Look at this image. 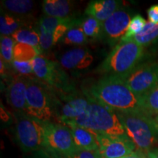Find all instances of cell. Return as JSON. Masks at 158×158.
Here are the masks:
<instances>
[{
	"mask_svg": "<svg viewBox=\"0 0 158 158\" xmlns=\"http://www.w3.org/2000/svg\"><path fill=\"white\" fill-rule=\"evenodd\" d=\"M84 93L115 111L141 112L140 98L132 92L125 78L122 77L104 76Z\"/></svg>",
	"mask_w": 158,
	"mask_h": 158,
	"instance_id": "6da1fadb",
	"label": "cell"
},
{
	"mask_svg": "<svg viewBox=\"0 0 158 158\" xmlns=\"http://www.w3.org/2000/svg\"><path fill=\"white\" fill-rule=\"evenodd\" d=\"M88 97L89 104L84 113L63 124H76L100 135H127L115 110L95 99Z\"/></svg>",
	"mask_w": 158,
	"mask_h": 158,
	"instance_id": "7a4b0ae2",
	"label": "cell"
},
{
	"mask_svg": "<svg viewBox=\"0 0 158 158\" xmlns=\"http://www.w3.org/2000/svg\"><path fill=\"white\" fill-rule=\"evenodd\" d=\"M143 56V46L133 40H120L103 62L97 72L104 76H116L125 78L139 66Z\"/></svg>",
	"mask_w": 158,
	"mask_h": 158,
	"instance_id": "3957f363",
	"label": "cell"
},
{
	"mask_svg": "<svg viewBox=\"0 0 158 158\" xmlns=\"http://www.w3.org/2000/svg\"><path fill=\"white\" fill-rule=\"evenodd\" d=\"M124 131L136 148L148 152L158 143V124L155 118L141 111H116Z\"/></svg>",
	"mask_w": 158,
	"mask_h": 158,
	"instance_id": "277c9868",
	"label": "cell"
},
{
	"mask_svg": "<svg viewBox=\"0 0 158 158\" xmlns=\"http://www.w3.org/2000/svg\"><path fill=\"white\" fill-rule=\"evenodd\" d=\"M27 115L43 122H50L56 115L57 97L55 91L47 84L32 78H28L27 88Z\"/></svg>",
	"mask_w": 158,
	"mask_h": 158,
	"instance_id": "5b68a950",
	"label": "cell"
},
{
	"mask_svg": "<svg viewBox=\"0 0 158 158\" xmlns=\"http://www.w3.org/2000/svg\"><path fill=\"white\" fill-rule=\"evenodd\" d=\"M15 136L24 152H37L45 148L44 122L19 112L15 118Z\"/></svg>",
	"mask_w": 158,
	"mask_h": 158,
	"instance_id": "8992f818",
	"label": "cell"
},
{
	"mask_svg": "<svg viewBox=\"0 0 158 158\" xmlns=\"http://www.w3.org/2000/svg\"><path fill=\"white\" fill-rule=\"evenodd\" d=\"M33 73L40 81L47 84L59 93H69L74 91L68 76L58 63L40 55L31 60Z\"/></svg>",
	"mask_w": 158,
	"mask_h": 158,
	"instance_id": "52a82bcc",
	"label": "cell"
},
{
	"mask_svg": "<svg viewBox=\"0 0 158 158\" xmlns=\"http://www.w3.org/2000/svg\"><path fill=\"white\" fill-rule=\"evenodd\" d=\"M45 148L69 158L78 148L75 144L72 132L67 125L54 122H44Z\"/></svg>",
	"mask_w": 158,
	"mask_h": 158,
	"instance_id": "ba28073f",
	"label": "cell"
},
{
	"mask_svg": "<svg viewBox=\"0 0 158 158\" xmlns=\"http://www.w3.org/2000/svg\"><path fill=\"white\" fill-rule=\"evenodd\" d=\"M125 80L132 92L138 98H141L158 85V63L139 65Z\"/></svg>",
	"mask_w": 158,
	"mask_h": 158,
	"instance_id": "9c48e42d",
	"label": "cell"
},
{
	"mask_svg": "<svg viewBox=\"0 0 158 158\" xmlns=\"http://www.w3.org/2000/svg\"><path fill=\"white\" fill-rule=\"evenodd\" d=\"M57 98L56 116L61 123L74 119L84 113L89 104V97L76 91L69 93H59Z\"/></svg>",
	"mask_w": 158,
	"mask_h": 158,
	"instance_id": "30bf717a",
	"label": "cell"
},
{
	"mask_svg": "<svg viewBox=\"0 0 158 158\" xmlns=\"http://www.w3.org/2000/svg\"><path fill=\"white\" fill-rule=\"evenodd\" d=\"M99 152L103 158H122L134 151L136 146L127 135H106L97 134Z\"/></svg>",
	"mask_w": 158,
	"mask_h": 158,
	"instance_id": "8fae6325",
	"label": "cell"
},
{
	"mask_svg": "<svg viewBox=\"0 0 158 158\" xmlns=\"http://www.w3.org/2000/svg\"><path fill=\"white\" fill-rule=\"evenodd\" d=\"M130 21L129 13L125 10L119 8L102 23L100 37L111 46L116 43H119L127 30Z\"/></svg>",
	"mask_w": 158,
	"mask_h": 158,
	"instance_id": "7c38bea8",
	"label": "cell"
},
{
	"mask_svg": "<svg viewBox=\"0 0 158 158\" xmlns=\"http://www.w3.org/2000/svg\"><path fill=\"white\" fill-rule=\"evenodd\" d=\"M27 85L28 78L19 76L12 80L6 91L7 102L14 109L21 113H26Z\"/></svg>",
	"mask_w": 158,
	"mask_h": 158,
	"instance_id": "4fadbf2b",
	"label": "cell"
},
{
	"mask_svg": "<svg viewBox=\"0 0 158 158\" xmlns=\"http://www.w3.org/2000/svg\"><path fill=\"white\" fill-rule=\"evenodd\" d=\"M93 60V56L87 49L76 48L63 54L60 64L68 70H83L89 67Z\"/></svg>",
	"mask_w": 158,
	"mask_h": 158,
	"instance_id": "5bb4252c",
	"label": "cell"
},
{
	"mask_svg": "<svg viewBox=\"0 0 158 158\" xmlns=\"http://www.w3.org/2000/svg\"><path fill=\"white\" fill-rule=\"evenodd\" d=\"M119 1L116 0H95L89 3L85 14L98 20L101 23L106 21L114 13L120 8Z\"/></svg>",
	"mask_w": 158,
	"mask_h": 158,
	"instance_id": "9a60e30c",
	"label": "cell"
},
{
	"mask_svg": "<svg viewBox=\"0 0 158 158\" xmlns=\"http://www.w3.org/2000/svg\"><path fill=\"white\" fill-rule=\"evenodd\" d=\"M67 126L70 127L75 144L78 149L98 151L99 147L96 133L76 124H70Z\"/></svg>",
	"mask_w": 158,
	"mask_h": 158,
	"instance_id": "2e32d148",
	"label": "cell"
},
{
	"mask_svg": "<svg viewBox=\"0 0 158 158\" xmlns=\"http://www.w3.org/2000/svg\"><path fill=\"white\" fill-rule=\"evenodd\" d=\"M42 9L47 16L66 19L70 17L72 4L68 0H45L43 2Z\"/></svg>",
	"mask_w": 158,
	"mask_h": 158,
	"instance_id": "e0dca14e",
	"label": "cell"
},
{
	"mask_svg": "<svg viewBox=\"0 0 158 158\" xmlns=\"http://www.w3.org/2000/svg\"><path fill=\"white\" fill-rule=\"evenodd\" d=\"M141 112L152 117L158 114V85L140 98Z\"/></svg>",
	"mask_w": 158,
	"mask_h": 158,
	"instance_id": "ac0fdd59",
	"label": "cell"
},
{
	"mask_svg": "<svg viewBox=\"0 0 158 158\" xmlns=\"http://www.w3.org/2000/svg\"><path fill=\"white\" fill-rule=\"evenodd\" d=\"M11 37L16 43L31 45L42 53V49L40 45V35L35 29L21 28L15 31Z\"/></svg>",
	"mask_w": 158,
	"mask_h": 158,
	"instance_id": "d6986e66",
	"label": "cell"
},
{
	"mask_svg": "<svg viewBox=\"0 0 158 158\" xmlns=\"http://www.w3.org/2000/svg\"><path fill=\"white\" fill-rule=\"evenodd\" d=\"M1 5L5 10L19 15L28 14L34 7V2L29 0H5Z\"/></svg>",
	"mask_w": 158,
	"mask_h": 158,
	"instance_id": "ffe728a7",
	"label": "cell"
},
{
	"mask_svg": "<svg viewBox=\"0 0 158 158\" xmlns=\"http://www.w3.org/2000/svg\"><path fill=\"white\" fill-rule=\"evenodd\" d=\"M157 39L158 23L147 22L143 30L139 34L135 35L132 40L144 47L153 43Z\"/></svg>",
	"mask_w": 158,
	"mask_h": 158,
	"instance_id": "44dd1931",
	"label": "cell"
},
{
	"mask_svg": "<svg viewBox=\"0 0 158 158\" xmlns=\"http://www.w3.org/2000/svg\"><path fill=\"white\" fill-rule=\"evenodd\" d=\"M40 54L41 53L39 51L31 45L16 43L13 49V60L31 62Z\"/></svg>",
	"mask_w": 158,
	"mask_h": 158,
	"instance_id": "7402d4cb",
	"label": "cell"
},
{
	"mask_svg": "<svg viewBox=\"0 0 158 158\" xmlns=\"http://www.w3.org/2000/svg\"><path fill=\"white\" fill-rule=\"evenodd\" d=\"M21 29V21L14 15L2 13L0 16V31L1 36L13 35L15 31Z\"/></svg>",
	"mask_w": 158,
	"mask_h": 158,
	"instance_id": "603a6c76",
	"label": "cell"
},
{
	"mask_svg": "<svg viewBox=\"0 0 158 158\" xmlns=\"http://www.w3.org/2000/svg\"><path fill=\"white\" fill-rule=\"evenodd\" d=\"M80 23L81 22L78 21V22L75 23L65 34L63 37V42L65 44L81 45L87 43L88 37L84 34Z\"/></svg>",
	"mask_w": 158,
	"mask_h": 158,
	"instance_id": "cb8c5ba5",
	"label": "cell"
},
{
	"mask_svg": "<svg viewBox=\"0 0 158 158\" xmlns=\"http://www.w3.org/2000/svg\"><path fill=\"white\" fill-rule=\"evenodd\" d=\"M80 25L87 37L95 39L101 37L102 23L94 18L86 15Z\"/></svg>",
	"mask_w": 158,
	"mask_h": 158,
	"instance_id": "d4e9b609",
	"label": "cell"
},
{
	"mask_svg": "<svg viewBox=\"0 0 158 158\" xmlns=\"http://www.w3.org/2000/svg\"><path fill=\"white\" fill-rule=\"evenodd\" d=\"M16 42L10 36H1L0 48H1V59L5 64H12L13 60V49Z\"/></svg>",
	"mask_w": 158,
	"mask_h": 158,
	"instance_id": "484cf974",
	"label": "cell"
},
{
	"mask_svg": "<svg viewBox=\"0 0 158 158\" xmlns=\"http://www.w3.org/2000/svg\"><path fill=\"white\" fill-rule=\"evenodd\" d=\"M147 21L141 15H136L130 21L127 30L121 40H130L143 30Z\"/></svg>",
	"mask_w": 158,
	"mask_h": 158,
	"instance_id": "4316f807",
	"label": "cell"
},
{
	"mask_svg": "<svg viewBox=\"0 0 158 158\" xmlns=\"http://www.w3.org/2000/svg\"><path fill=\"white\" fill-rule=\"evenodd\" d=\"M38 33L40 35V45L42 51H47L55 45L54 38L52 34L48 32L41 27H38Z\"/></svg>",
	"mask_w": 158,
	"mask_h": 158,
	"instance_id": "83f0119b",
	"label": "cell"
},
{
	"mask_svg": "<svg viewBox=\"0 0 158 158\" xmlns=\"http://www.w3.org/2000/svg\"><path fill=\"white\" fill-rule=\"evenodd\" d=\"M12 66L15 70H16L21 75L29 76V75L34 73L32 65H31V62H21V61L13 60Z\"/></svg>",
	"mask_w": 158,
	"mask_h": 158,
	"instance_id": "f1b7e54d",
	"label": "cell"
},
{
	"mask_svg": "<svg viewBox=\"0 0 158 158\" xmlns=\"http://www.w3.org/2000/svg\"><path fill=\"white\" fill-rule=\"evenodd\" d=\"M69 158H103L98 151H87L77 149L76 152Z\"/></svg>",
	"mask_w": 158,
	"mask_h": 158,
	"instance_id": "f546056e",
	"label": "cell"
},
{
	"mask_svg": "<svg viewBox=\"0 0 158 158\" xmlns=\"http://www.w3.org/2000/svg\"><path fill=\"white\" fill-rule=\"evenodd\" d=\"M33 158H64L62 156L58 155L57 153H55L54 152L51 151L50 149H44L40 150V151L35 152L34 157Z\"/></svg>",
	"mask_w": 158,
	"mask_h": 158,
	"instance_id": "4dcf8cb0",
	"label": "cell"
},
{
	"mask_svg": "<svg viewBox=\"0 0 158 158\" xmlns=\"http://www.w3.org/2000/svg\"><path fill=\"white\" fill-rule=\"evenodd\" d=\"M148 19L149 22L158 23V5H152L147 10Z\"/></svg>",
	"mask_w": 158,
	"mask_h": 158,
	"instance_id": "1f68e13d",
	"label": "cell"
},
{
	"mask_svg": "<svg viewBox=\"0 0 158 158\" xmlns=\"http://www.w3.org/2000/svg\"><path fill=\"white\" fill-rule=\"evenodd\" d=\"M122 158H147V157L144 155V152L138 149L134 151L133 152H132L131 154H130V155Z\"/></svg>",
	"mask_w": 158,
	"mask_h": 158,
	"instance_id": "d6a6232c",
	"label": "cell"
},
{
	"mask_svg": "<svg viewBox=\"0 0 158 158\" xmlns=\"http://www.w3.org/2000/svg\"><path fill=\"white\" fill-rule=\"evenodd\" d=\"M146 154L148 158H158V149L154 148Z\"/></svg>",
	"mask_w": 158,
	"mask_h": 158,
	"instance_id": "836d02e7",
	"label": "cell"
},
{
	"mask_svg": "<svg viewBox=\"0 0 158 158\" xmlns=\"http://www.w3.org/2000/svg\"><path fill=\"white\" fill-rule=\"evenodd\" d=\"M0 67H1V68H0V73H1V76L3 77V78H5V70H6V68H5V62H4L2 59H1L0 60Z\"/></svg>",
	"mask_w": 158,
	"mask_h": 158,
	"instance_id": "e575fe53",
	"label": "cell"
},
{
	"mask_svg": "<svg viewBox=\"0 0 158 158\" xmlns=\"http://www.w3.org/2000/svg\"><path fill=\"white\" fill-rule=\"evenodd\" d=\"M155 118V120L156 121V122H157V123L158 124V114L155 116V118Z\"/></svg>",
	"mask_w": 158,
	"mask_h": 158,
	"instance_id": "d590c367",
	"label": "cell"
}]
</instances>
